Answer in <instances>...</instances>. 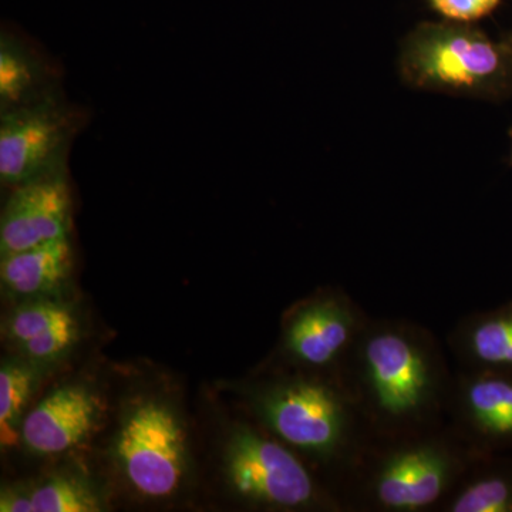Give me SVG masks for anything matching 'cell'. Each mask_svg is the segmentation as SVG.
I'll return each mask as SVG.
<instances>
[{"label":"cell","mask_w":512,"mask_h":512,"mask_svg":"<svg viewBox=\"0 0 512 512\" xmlns=\"http://www.w3.org/2000/svg\"><path fill=\"white\" fill-rule=\"evenodd\" d=\"M453 376L433 330L410 319L370 318L342 379L373 439H396L447 423Z\"/></svg>","instance_id":"6da1fadb"},{"label":"cell","mask_w":512,"mask_h":512,"mask_svg":"<svg viewBox=\"0 0 512 512\" xmlns=\"http://www.w3.org/2000/svg\"><path fill=\"white\" fill-rule=\"evenodd\" d=\"M247 393L256 421L322 471L333 493L373 441L342 379L278 370Z\"/></svg>","instance_id":"7a4b0ae2"},{"label":"cell","mask_w":512,"mask_h":512,"mask_svg":"<svg viewBox=\"0 0 512 512\" xmlns=\"http://www.w3.org/2000/svg\"><path fill=\"white\" fill-rule=\"evenodd\" d=\"M477 456L447 423L373 439L335 494L345 512H439Z\"/></svg>","instance_id":"3957f363"},{"label":"cell","mask_w":512,"mask_h":512,"mask_svg":"<svg viewBox=\"0 0 512 512\" xmlns=\"http://www.w3.org/2000/svg\"><path fill=\"white\" fill-rule=\"evenodd\" d=\"M224 476L232 495L269 511L345 512L315 470L261 423H239L224 451Z\"/></svg>","instance_id":"277c9868"},{"label":"cell","mask_w":512,"mask_h":512,"mask_svg":"<svg viewBox=\"0 0 512 512\" xmlns=\"http://www.w3.org/2000/svg\"><path fill=\"white\" fill-rule=\"evenodd\" d=\"M402 72L407 82L441 92H498L510 74L507 47L494 42L470 23H420L404 40Z\"/></svg>","instance_id":"5b68a950"},{"label":"cell","mask_w":512,"mask_h":512,"mask_svg":"<svg viewBox=\"0 0 512 512\" xmlns=\"http://www.w3.org/2000/svg\"><path fill=\"white\" fill-rule=\"evenodd\" d=\"M370 318L345 289L323 288L313 293L285 316L279 346L282 370L342 379Z\"/></svg>","instance_id":"8992f818"},{"label":"cell","mask_w":512,"mask_h":512,"mask_svg":"<svg viewBox=\"0 0 512 512\" xmlns=\"http://www.w3.org/2000/svg\"><path fill=\"white\" fill-rule=\"evenodd\" d=\"M114 456L138 494L171 497L187 473V436L180 417L160 400H141L124 417Z\"/></svg>","instance_id":"52a82bcc"},{"label":"cell","mask_w":512,"mask_h":512,"mask_svg":"<svg viewBox=\"0 0 512 512\" xmlns=\"http://www.w3.org/2000/svg\"><path fill=\"white\" fill-rule=\"evenodd\" d=\"M74 133V116L46 94L42 99L2 113L0 178L16 185L49 173L64 164Z\"/></svg>","instance_id":"ba28073f"},{"label":"cell","mask_w":512,"mask_h":512,"mask_svg":"<svg viewBox=\"0 0 512 512\" xmlns=\"http://www.w3.org/2000/svg\"><path fill=\"white\" fill-rule=\"evenodd\" d=\"M447 424L477 454L512 451V372L458 367Z\"/></svg>","instance_id":"9c48e42d"},{"label":"cell","mask_w":512,"mask_h":512,"mask_svg":"<svg viewBox=\"0 0 512 512\" xmlns=\"http://www.w3.org/2000/svg\"><path fill=\"white\" fill-rule=\"evenodd\" d=\"M72 195L64 165L16 185L3 207L0 254L69 238Z\"/></svg>","instance_id":"30bf717a"},{"label":"cell","mask_w":512,"mask_h":512,"mask_svg":"<svg viewBox=\"0 0 512 512\" xmlns=\"http://www.w3.org/2000/svg\"><path fill=\"white\" fill-rule=\"evenodd\" d=\"M101 414L99 397L84 384H67L25 416L20 439L39 456L62 454L89 440Z\"/></svg>","instance_id":"8fae6325"},{"label":"cell","mask_w":512,"mask_h":512,"mask_svg":"<svg viewBox=\"0 0 512 512\" xmlns=\"http://www.w3.org/2000/svg\"><path fill=\"white\" fill-rule=\"evenodd\" d=\"M447 346L460 367L512 372V299L463 316L448 332Z\"/></svg>","instance_id":"7c38bea8"},{"label":"cell","mask_w":512,"mask_h":512,"mask_svg":"<svg viewBox=\"0 0 512 512\" xmlns=\"http://www.w3.org/2000/svg\"><path fill=\"white\" fill-rule=\"evenodd\" d=\"M73 268L70 238L3 255L0 278L3 288L20 298H47L62 288Z\"/></svg>","instance_id":"4fadbf2b"},{"label":"cell","mask_w":512,"mask_h":512,"mask_svg":"<svg viewBox=\"0 0 512 512\" xmlns=\"http://www.w3.org/2000/svg\"><path fill=\"white\" fill-rule=\"evenodd\" d=\"M439 512H512V457L478 454Z\"/></svg>","instance_id":"5bb4252c"},{"label":"cell","mask_w":512,"mask_h":512,"mask_svg":"<svg viewBox=\"0 0 512 512\" xmlns=\"http://www.w3.org/2000/svg\"><path fill=\"white\" fill-rule=\"evenodd\" d=\"M52 93L45 87L39 60L16 37L0 40V109L2 113L25 106Z\"/></svg>","instance_id":"9a60e30c"},{"label":"cell","mask_w":512,"mask_h":512,"mask_svg":"<svg viewBox=\"0 0 512 512\" xmlns=\"http://www.w3.org/2000/svg\"><path fill=\"white\" fill-rule=\"evenodd\" d=\"M39 382V366L5 360L0 369V443L15 447L22 431L23 412Z\"/></svg>","instance_id":"2e32d148"},{"label":"cell","mask_w":512,"mask_h":512,"mask_svg":"<svg viewBox=\"0 0 512 512\" xmlns=\"http://www.w3.org/2000/svg\"><path fill=\"white\" fill-rule=\"evenodd\" d=\"M32 512H99L101 501L92 485L79 477L53 476L29 490Z\"/></svg>","instance_id":"e0dca14e"},{"label":"cell","mask_w":512,"mask_h":512,"mask_svg":"<svg viewBox=\"0 0 512 512\" xmlns=\"http://www.w3.org/2000/svg\"><path fill=\"white\" fill-rule=\"evenodd\" d=\"M73 316L72 309L62 302L36 298L23 303L10 313L6 322V333L10 340L20 346Z\"/></svg>","instance_id":"ac0fdd59"},{"label":"cell","mask_w":512,"mask_h":512,"mask_svg":"<svg viewBox=\"0 0 512 512\" xmlns=\"http://www.w3.org/2000/svg\"><path fill=\"white\" fill-rule=\"evenodd\" d=\"M77 339H79V323L73 316L42 335L22 343L19 348L30 362L43 366L62 359L73 348Z\"/></svg>","instance_id":"d6986e66"},{"label":"cell","mask_w":512,"mask_h":512,"mask_svg":"<svg viewBox=\"0 0 512 512\" xmlns=\"http://www.w3.org/2000/svg\"><path fill=\"white\" fill-rule=\"evenodd\" d=\"M441 16L451 22L471 23L490 15L501 0H429Z\"/></svg>","instance_id":"ffe728a7"},{"label":"cell","mask_w":512,"mask_h":512,"mask_svg":"<svg viewBox=\"0 0 512 512\" xmlns=\"http://www.w3.org/2000/svg\"><path fill=\"white\" fill-rule=\"evenodd\" d=\"M0 511L32 512L29 488L5 487L0 494Z\"/></svg>","instance_id":"44dd1931"}]
</instances>
